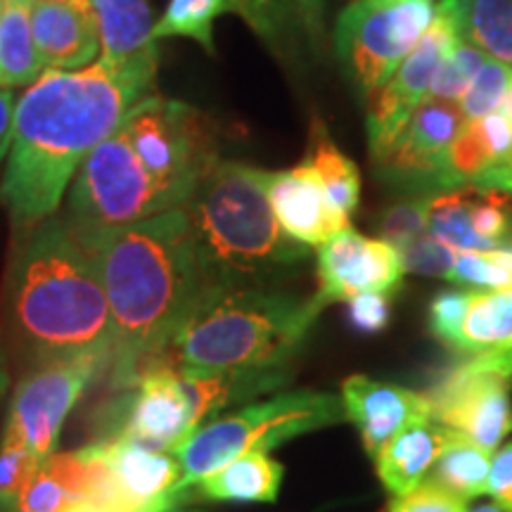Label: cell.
Here are the masks:
<instances>
[{
    "mask_svg": "<svg viewBox=\"0 0 512 512\" xmlns=\"http://www.w3.org/2000/svg\"><path fill=\"white\" fill-rule=\"evenodd\" d=\"M470 292H441L430 304V330L432 335L451 347L453 337L463 320Z\"/></svg>",
    "mask_w": 512,
    "mask_h": 512,
    "instance_id": "cell-39",
    "label": "cell"
},
{
    "mask_svg": "<svg viewBox=\"0 0 512 512\" xmlns=\"http://www.w3.org/2000/svg\"><path fill=\"white\" fill-rule=\"evenodd\" d=\"M100 31L102 60L128 62L157 55L152 10L147 0H88Z\"/></svg>",
    "mask_w": 512,
    "mask_h": 512,
    "instance_id": "cell-23",
    "label": "cell"
},
{
    "mask_svg": "<svg viewBox=\"0 0 512 512\" xmlns=\"http://www.w3.org/2000/svg\"><path fill=\"white\" fill-rule=\"evenodd\" d=\"M268 174L219 159L183 207L204 287H273L275 278L309 254V247L292 240L275 219Z\"/></svg>",
    "mask_w": 512,
    "mask_h": 512,
    "instance_id": "cell-5",
    "label": "cell"
},
{
    "mask_svg": "<svg viewBox=\"0 0 512 512\" xmlns=\"http://www.w3.org/2000/svg\"><path fill=\"white\" fill-rule=\"evenodd\" d=\"M486 60V55L472 43H467L463 36L460 41L453 46L451 53L446 55L444 64L439 67L437 76H434V83L430 88L432 98L439 100H451L458 102L463 98V93L467 91L472 79H475L479 69Z\"/></svg>",
    "mask_w": 512,
    "mask_h": 512,
    "instance_id": "cell-35",
    "label": "cell"
},
{
    "mask_svg": "<svg viewBox=\"0 0 512 512\" xmlns=\"http://www.w3.org/2000/svg\"><path fill=\"white\" fill-rule=\"evenodd\" d=\"M110 439H128L138 444L174 451L195 432L190 401L174 370H152L107 411Z\"/></svg>",
    "mask_w": 512,
    "mask_h": 512,
    "instance_id": "cell-13",
    "label": "cell"
},
{
    "mask_svg": "<svg viewBox=\"0 0 512 512\" xmlns=\"http://www.w3.org/2000/svg\"><path fill=\"white\" fill-rule=\"evenodd\" d=\"M460 36L486 57L512 67V0H437Z\"/></svg>",
    "mask_w": 512,
    "mask_h": 512,
    "instance_id": "cell-25",
    "label": "cell"
},
{
    "mask_svg": "<svg viewBox=\"0 0 512 512\" xmlns=\"http://www.w3.org/2000/svg\"><path fill=\"white\" fill-rule=\"evenodd\" d=\"M512 91V67L508 64L494 60V57H486L482 69H479L475 79H472L463 98L458 100L460 110L467 124L472 121L489 117L491 112H496L503 105V100L508 98Z\"/></svg>",
    "mask_w": 512,
    "mask_h": 512,
    "instance_id": "cell-33",
    "label": "cell"
},
{
    "mask_svg": "<svg viewBox=\"0 0 512 512\" xmlns=\"http://www.w3.org/2000/svg\"><path fill=\"white\" fill-rule=\"evenodd\" d=\"M489 494L496 505L512 510V441L494 453L489 475Z\"/></svg>",
    "mask_w": 512,
    "mask_h": 512,
    "instance_id": "cell-41",
    "label": "cell"
},
{
    "mask_svg": "<svg viewBox=\"0 0 512 512\" xmlns=\"http://www.w3.org/2000/svg\"><path fill=\"white\" fill-rule=\"evenodd\" d=\"M465 126L467 119L458 102L427 95L387 152L375 159L380 174L399 185L446 190L448 152Z\"/></svg>",
    "mask_w": 512,
    "mask_h": 512,
    "instance_id": "cell-12",
    "label": "cell"
},
{
    "mask_svg": "<svg viewBox=\"0 0 512 512\" xmlns=\"http://www.w3.org/2000/svg\"><path fill=\"white\" fill-rule=\"evenodd\" d=\"M223 12H230L228 0H169L162 19L152 29V38H192L214 55V22Z\"/></svg>",
    "mask_w": 512,
    "mask_h": 512,
    "instance_id": "cell-30",
    "label": "cell"
},
{
    "mask_svg": "<svg viewBox=\"0 0 512 512\" xmlns=\"http://www.w3.org/2000/svg\"><path fill=\"white\" fill-rule=\"evenodd\" d=\"M448 283L482 290H512V249L456 252Z\"/></svg>",
    "mask_w": 512,
    "mask_h": 512,
    "instance_id": "cell-32",
    "label": "cell"
},
{
    "mask_svg": "<svg viewBox=\"0 0 512 512\" xmlns=\"http://www.w3.org/2000/svg\"><path fill=\"white\" fill-rule=\"evenodd\" d=\"M392 309H389V294L363 292L349 302L351 325L363 335H377L389 325Z\"/></svg>",
    "mask_w": 512,
    "mask_h": 512,
    "instance_id": "cell-40",
    "label": "cell"
},
{
    "mask_svg": "<svg viewBox=\"0 0 512 512\" xmlns=\"http://www.w3.org/2000/svg\"><path fill=\"white\" fill-rule=\"evenodd\" d=\"M88 467L86 503L112 512H152L171 501L185 503L176 486L183 467L174 453L128 439L81 448Z\"/></svg>",
    "mask_w": 512,
    "mask_h": 512,
    "instance_id": "cell-8",
    "label": "cell"
},
{
    "mask_svg": "<svg viewBox=\"0 0 512 512\" xmlns=\"http://www.w3.org/2000/svg\"><path fill=\"white\" fill-rule=\"evenodd\" d=\"M157 55L100 60L83 69H46L15 105L5 140L0 204L15 240L55 216L69 181L102 140L152 95Z\"/></svg>",
    "mask_w": 512,
    "mask_h": 512,
    "instance_id": "cell-1",
    "label": "cell"
},
{
    "mask_svg": "<svg viewBox=\"0 0 512 512\" xmlns=\"http://www.w3.org/2000/svg\"><path fill=\"white\" fill-rule=\"evenodd\" d=\"M432 420L496 453L512 432L510 380L460 363L430 394Z\"/></svg>",
    "mask_w": 512,
    "mask_h": 512,
    "instance_id": "cell-11",
    "label": "cell"
},
{
    "mask_svg": "<svg viewBox=\"0 0 512 512\" xmlns=\"http://www.w3.org/2000/svg\"><path fill=\"white\" fill-rule=\"evenodd\" d=\"M403 256V266L406 271L418 273V275H430V278H444L453 271L456 264V249L444 245V242L434 238V235L425 233L418 240H413L411 245L399 249Z\"/></svg>",
    "mask_w": 512,
    "mask_h": 512,
    "instance_id": "cell-37",
    "label": "cell"
},
{
    "mask_svg": "<svg viewBox=\"0 0 512 512\" xmlns=\"http://www.w3.org/2000/svg\"><path fill=\"white\" fill-rule=\"evenodd\" d=\"M460 41V31L444 10L437 8L432 27L420 38L413 53L399 64L380 91L370 95L368 145L373 159H380L413 112L430 95V88L446 55Z\"/></svg>",
    "mask_w": 512,
    "mask_h": 512,
    "instance_id": "cell-10",
    "label": "cell"
},
{
    "mask_svg": "<svg viewBox=\"0 0 512 512\" xmlns=\"http://www.w3.org/2000/svg\"><path fill=\"white\" fill-rule=\"evenodd\" d=\"M88 467L81 451L50 453L19 498L17 512H69L86 503Z\"/></svg>",
    "mask_w": 512,
    "mask_h": 512,
    "instance_id": "cell-24",
    "label": "cell"
},
{
    "mask_svg": "<svg viewBox=\"0 0 512 512\" xmlns=\"http://www.w3.org/2000/svg\"><path fill=\"white\" fill-rule=\"evenodd\" d=\"M306 162L318 171L332 204L347 216L354 214L361 200V176H358L356 164L328 138L320 121H313Z\"/></svg>",
    "mask_w": 512,
    "mask_h": 512,
    "instance_id": "cell-29",
    "label": "cell"
},
{
    "mask_svg": "<svg viewBox=\"0 0 512 512\" xmlns=\"http://www.w3.org/2000/svg\"><path fill=\"white\" fill-rule=\"evenodd\" d=\"M0 15H3V0H0Z\"/></svg>",
    "mask_w": 512,
    "mask_h": 512,
    "instance_id": "cell-49",
    "label": "cell"
},
{
    "mask_svg": "<svg viewBox=\"0 0 512 512\" xmlns=\"http://www.w3.org/2000/svg\"><path fill=\"white\" fill-rule=\"evenodd\" d=\"M0 318V339L19 375L76 356L112 358L114 323L98 266L64 216L15 240Z\"/></svg>",
    "mask_w": 512,
    "mask_h": 512,
    "instance_id": "cell-2",
    "label": "cell"
},
{
    "mask_svg": "<svg viewBox=\"0 0 512 512\" xmlns=\"http://www.w3.org/2000/svg\"><path fill=\"white\" fill-rule=\"evenodd\" d=\"M79 238L93 254L110 302L112 384L128 389L204 290L188 211L171 209Z\"/></svg>",
    "mask_w": 512,
    "mask_h": 512,
    "instance_id": "cell-3",
    "label": "cell"
},
{
    "mask_svg": "<svg viewBox=\"0 0 512 512\" xmlns=\"http://www.w3.org/2000/svg\"><path fill=\"white\" fill-rule=\"evenodd\" d=\"M176 373V370H174ZM178 380L190 401L192 427H202L216 418L230 403L254 399V396L283 387L287 375L283 368L268 370H178Z\"/></svg>",
    "mask_w": 512,
    "mask_h": 512,
    "instance_id": "cell-19",
    "label": "cell"
},
{
    "mask_svg": "<svg viewBox=\"0 0 512 512\" xmlns=\"http://www.w3.org/2000/svg\"><path fill=\"white\" fill-rule=\"evenodd\" d=\"M444 441L446 427L434 420L408 427L389 439L375 456L377 475L384 489L394 496L411 494L413 489H418L439 460Z\"/></svg>",
    "mask_w": 512,
    "mask_h": 512,
    "instance_id": "cell-20",
    "label": "cell"
},
{
    "mask_svg": "<svg viewBox=\"0 0 512 512\" xmlns=\"http://www.w3.org/2000/svg\"><path fill=\"white\" fill-rule=\"evenodd\" d=\"M342 401L370 458H375L396 434L432 420V401L427 394L363 375L344 380Z\"/></svg>",
    "mask_w": 512,
    "mask_h": 512,
    "instance_id": "cell-17",
    "label": "cell"
},
{
    "mask_svg": "<svg viewBox=\"0 0 512 512\" xmlns=\"http://www.w3.org/2000/svg\"><path fill=\"white\" fill-rule=\"evenodd\" d=\"M46 72L38 55L31 0H3L0 15V88L31 86Z\"/></svg>",
    "mask_w": 512,
    "mask_h": 512,
    "instance_id": "cell-26",
    "label": "cell"
},
{
    "mask_svg": "<svg viewBox=\"0 0 512 512\" xmlns=\"http://www.w3.org/2000/svg\"><path fill=\"white\" fill-rule=\"evenodd\" d=\"M427 204L430 197L394 204L380 216V238L396 249H403L427 233Z\"/></svg>",
    "mask_w": 512,
    "mask_h": 512,
    "instance_id": "cell-36",
    "label": "cell"
},
{
    "mask_svg": "<svg viewBox=\"0 0 512 512\" xmlns=\"http://www.w3.org/2000/svg\"><path fill=\"white\" fill-rule=\"evenodd\" d=\"M463 363L475 370L496 373V375H503V377H508V380H512V342L503 344V347H498V349L482 351V354H472Z\"/></svg>",
    "mask_w": 512,
    "mask_h": 512,
    "instance_id": "cell-42",
    "label": "cell"
},
{
    "mask_svg": "<svg viewBox=\"0 0 512 512\" xmlns=\"http://www.w3.org/2000/svg\"><path fill=\"white\" fill-rule=\"evenodd\" d=\"M382 512H470L467 501L451 494V491L439 486L432 479H425L411 494L394 496L384 505Z\"/></svg>",
    "mask_w": 512,
    "mask_h": 512,
    "instance_id": "cell-38",
    "label": "cell"
},
{
    "mask_svg": "<svg viewBox=\"0 0 512 512\" xmlns=\"http://www.w3.org/2000/svg\"><path fill=\"white\" fill-rule=\"evenodd\" d=\"M38 465L41 458L22 441L8 432L0 434V512H17L19 498Z\"/></svg>",
    "mask_w": 512,
    "mask_h": 512,
    "instance_id": "cell-34",
    "label": "cell"
},
{
    "mask_svg": "<svg viewBox=\"0 0 512 512\" xmlns=\"http://www.w3.org/2000/svg\"><path fill=\"white\" fill-rule=\"evenodd\" d=\"M228 10L245 19L249 29L273 50L285 46L290 27L299 19L294 0H228Z\"/></svg>",
    "mask_w": 512,
    "mask_h": 512,
    "instance_id": "cell-31",
    "label": "cell"
},
{
    "mask_svg": "<svg viewBox=\"0 0 512 512\" xmlns=\"http://www.w3.org/2000/svg\"><path fill=\"white\" fill-rule=\"evenodd\" d=\"M427 233L456 252L512 249V195L463 185L430 197Z\"/></svg>",
    "mask_w": 512,
    "mask_h": 512,
    "instance_id": "cell-14",
    "label": "cell"
},
{
    "mask_svg": "<svg viewBox=\"0 0 512 512\" xmlns=\"http://www.w3.org/2000/svg\"><path fill=\"white\" fill-rule=\"evenodd\" d=\"M110 366V356L91 354L24 370L12 389L3 432L17 437L41 460L48 458L69 411L88 384Z\"/></svg>",
    "mask_w": 512,
    "mask_h": 512,
    "instance_id": "cell-9",
    "label": "cell"
},
{
    "mask_svg": "<svg viewBox=\"0 0 512 512\" xmlns=\"http://www.w3.org/2000/svg\"><path fill=\"white\" fill-rule=\"evenodd\" d=\"M470 512H512V510H508V508H501V505H479V508H475V510H470Z\"/></svg>",
    "mask_w": 512,
    "mask_h": 512,
    "instance_id": "cell-48",
    "label": "cell"
},
{
    "mask_svg": "<svg viewBox=\"0 0 512 512\" xmlns=\"http://www.w3.org/2000/svg\"><path fill=\"white\" fill-rule=\"evenodd\" d=\"M512 342V290L470 292L453 349L482 354Z\"/></svg>",
    "mask_w": 512,
    "mask_h": 512,
    "instance_id": "cell-27",
    "label": "cell"
},
{
    "mask_svg": "<svg viewBox=\"0 0 512 512\" xmlns=\"http://www.w3.org/2000/svg\"><path fill=\"white\" fill-rule=\"evenodd\" d=\"M283 465L266 453H247L185 489V501L273 503L283 484Z\"/></svg>",
    "mask_w": 512,
    "mask_h": 512,
    "instance_id": "cell-21",
    "label": "cell"
},
{
    "mask_svg": "<svg viewBox=\"0 0 512 512\" xmlns=\"http://www.w3.org/2000/svg\"><path fill=\"white\" fill-rule=\"evenodd\" d=\"M437 17V0H354L339 12L337 60L363 98L380 91Z\"/></svg>",
    "mask_w": 512,
    "mask_h": 512,
    "instance_id": "cell-7",
    "label": "cell"
},
{
    "mask_svg": "<svg viewBox=\"0 0 512 512\" xmlns=\"http://www.w3.org/2000/svg\"><path fill=\"white\" fill-rule=\"evenodd\" d=\"M512 150V117L503 107L465 126L446 162V190L470 185Z\"/></svg>",
    "mask_w": 512,
    "mask_h": 512,
    "instance_id": "cell-22",
    "label": "cell"
},
{
    "mask_svg": "<svg viewBox=\"0 0 512 512\" xmlns=\"http://www.w3.org/2000/svg\"><path fill=\"white\" fill-rule=\"evenodd\" d=\"M325 306L318 294L302 299L275 287H204L140 377L152 370L283 368Z\"/></svg>",
    "mask_w": 512,
    "mask_h": 512,
    "instance_id": "cell-4",
    "label": "cell"
},
{
    "mask_svg": "<svg viewBox=\"0 0 512 512\" xmlns=\"http://www.w3.org/2000/svg\"><path fill=\"white\" fill-rule=\"evenodd\" d=\"M8 387H10V361H8V354H5L3 339H0V403H3L5 394H8Z\"/></svg>",
    "mask_w": 512,
    "mask_h": 512,
    "instance_id": "cell-46",
    "label": "cell"
},
{
    "mask_svg": "<svg viewBox=\"0 0 512 512\" xmlns=\"http://www.w3.org/2000/svg\"><path fill=\"white\" fill-rule=\"evenodd\" d=\"M403 275L401 252L382 238L349 228L318 247V297L325 304L351 302L363 292L392 294Z\"/></svg>",
    "mask_w": 512,
    "mask_h": 512,
    "instance_id": "cell-15",
    "label": "cell"
},
{
    "mask_svg": "<svg viewBox=\"0 0 512 512\" xmlns=\"http://www.w3.org/2000/svg\"><path fill=\"white\" fill-rule=\"evenodd\" d=\"M344 415L347 411L342 399L306 389L252 403L230 415L204 422L171 451L183 467V479L176 489H190L214 470L247 453H266L306 432L337 425Z\"/></svg>",
    "mask_w": 512,
    "mask_h": 512,
    "instance_id": "cell-6",
    "label": "cell"
},
{
    "mask_svg": "<svg viewBox=\"0 0 512 512\" xmlns=\"http://www.w3.org/2000/svg\"><path fill=\"white\" fill-rule=\"evenodd\" d=\"M297 5L299 19L309 31L311 36L320 34V27H323V0H294Z\"/></svg>",
    "mask_w": 512,
    "mask_h": 512,
    "instance_id": "cell-44",
    "label": "cell"
},
{
    "mask_svg": "<svg viewBox=\"0 0 512 512\" xmlns=\"http://www.w3.org/2000/svg\"><path fill=\"white\" fill-rule=\"evenodd\" d=\"M12 117H15V95L8 88H0V152H3L5 140L10 136Z\"/></svg>",
    "mask_w": 512,
    "mask_h": 512,
    "instance_id": "cell-45",
    "label": "cell"
},
{
    "mask_svg": "<svg viewBox=\"0 0 512 512\" xmlns=\"http://www.w3.org/2000/svg\"><path fill=\"white\" fill-rule=\"evenodd\" d=\"M491 456L494 453L484 451L475 441L460 437L458 432L446 430V441L441 448V456L434 463L430 479L439 486L470 501L489 494V475H491Z\"/></svg>",
    "mask_w": 512,
    "mask_h": 512,
    "instance_id": "cell-28",
    "label": "cell"
},
{
    "mask_svg": "<svg viewBox=\"0 0 512 512\" xmlns=\"http://www.w3.org/2000/svg\"><path fill=\"white\" fill-rule=\"evenodd\" d=\"M31 27L46 69H83L102 53L98 24L86 0H31Z\"/></svg>",
    "mask_w": 512,
    "mask_h": 512,
    "instance_id": "cell-18",
    "label": "cell"
},
{
    "mask_svg": "<svg viewBox=\"0 0 512 512\" xmlns=\"http://www.w3.org/2000/svg\"><path fill=\"white\" fill-rule=\"evenodd\" d=\"M178 508H181V501H171V503H166V505H162V508H157V510H152V512H176ZM69 512H112V510L98 508V505H91V503H81V505H76V508L69 510Z\"/></svg>",
    "mask_w": 512,
    "mask_h": 512,
    "instance_id": "cell-47",
    "label": "cell"
},
{
    "mask_svg": "<svg viewBox=\"0 0 512 512\" xmlns=\"http://www.w3.org/2000/svg\"><path fill=\"white\" fill-rule=\"evenodd\" d=\"M268 197L275 219L292 240L320 247L351 228L349 216L332 204L318 171L306 162L268 174Z\"/></svg>",
    "mask_w": 512,
    "mask_h": 512,
    "instance_id": "cell-16",
    "label": "cell"
},
{
    "mask_svg": "<svg viewBox=\"0 0 512 512\" xmlns=\"http://www.w3.org/2000/svg\"><path fill=\"white\" fill-rule=\"evenodd\" d=\"M470 185H479V188H494L503 190L512 195V150L503 159H498L494 166L484 171L482 176L475 178Z\"/></svg>",
    "mask_w": 512,
    "mask_h": 512,
    "instance_id": "cell-43",
    "label": "cell"
}]
</instances>
